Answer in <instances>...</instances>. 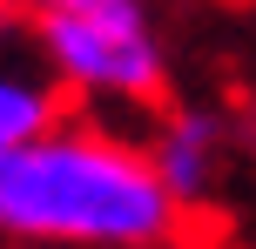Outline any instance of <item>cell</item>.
I'll use <instances>...</instances> for the list:
<instances>
[{
    "label": "cell",
    "instance_id": "3957f363",
    "mask_svg": "<svg viewBox=\"0 0 256 249\" xmlns=\"http://www.w3.org/2000/svg\"><path fill=\"white\" fill-rule=\"evenodd\" d=\"M68 121V81L54 74L40 34H20L0 47V148Z\"/></svg>",
    "mask_w": 256,
    "mask_h": 249
},
{
    "label": "cell",
    "instance_id": "277c9868",
    "mask_svg": "<svg viewBox=\"0 0 256 249\" xmlns=\"http://www.w3.org/2000/svg\"><path fill=\"white\" fill-rule=\"evenodd\" d=\"M148 162L162 169V182L176 189L182 209H202L216 189V162H222V121L209 108H168L148 135Z\"/></svg>",
    "mask_w": 256,
    "mask_h": 249
},
{
    "label": "cell",
    "instance_id": "7a4b0ae2",
    "mask_svg": "<svg viewBox=\"0 0 256 249\" xmlns=\"http://www.w3.org/2000/svg\"><path fill=\"white\" fill-rule=\"evenodd\" d=\"M54 74L81 101L148 108L162 101V40L142 0H20Z\"/></svg>",
    "mask_w": 256,
    "mask_h": 249
},
{
    "label": "cell",
    "instance_id": "6da1fadb",
    "mask_svg": "<svg viewBox=\"0 0 256 249\" xmlns=\"http://www.w3.org/2000/svg\"><path fill=\"white\" fill-rule=\"evenodd\" d=\"M182 202L148 162V142L94 121H54L0 148V236L74 249H155L182 229Z\"/></svg>",
    "mask_w": 256,
    "mask_h": 249
}]
</instances>
